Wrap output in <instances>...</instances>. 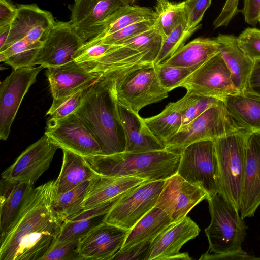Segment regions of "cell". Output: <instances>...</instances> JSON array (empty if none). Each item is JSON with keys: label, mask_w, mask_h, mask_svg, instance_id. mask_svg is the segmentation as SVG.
Returning a JSON list of instances; mask_svg holds the SVG:
<instances>
[{"label": "cell", "mask_w": 260, "mask_h": 260, "mask_svg": "<svg viewBox=\"0 0 260 260\" xmlns=\"http://www.w3.org/2000/svg\"><path fill=\"white\" fill-rule=\"evenodd\" d=\"M125 139L124 151L143 152L166 149L163 143L151 132L144 118L118 104Z\"/></svg>", "instance_id": "22"}, {"label": "cell", "mask_w": 260, "mask_h": 260, "mask_svg": "<svg viewBox=\"0 0 260 260\" xmlns=\"http://www.w3.org/2000/svg\"><path fill=\"white\" fill-rule=\"evenodd\" d=\"M185 108L184 96L176 102L169 103L160 113L144 120L151 132L164 143L180 129Z\"/></svg>", "instance_id": "31"}, {"label": "cell", "mask_w": 260, "mask_h": 260, "mask_svg": "<svg viewBox=\"0 0 260 260\" xmlns=\"http://www.w3.org/2000/svg\"><path fill=\"white\" fill-rule=\"evenodd\" d=\"M90 180L85 181L69 191L56 194L54 200V207L65 221L83 210L82 203L87 192Z\"/></svg>", "instance_id": "35"}, {"label": "cell", "mask_w": 260, "mask_h": 260, "mask_svg": "<svg viewBox=\"0 0 260 260\" xmlns=\"http://www.w3.org/2000/svg\"><path fill=\"white\" fill-rule=\"evenodd\" d=\"M200 231L199 226L187 216L172 223L152 242L148 260L191 259L187 253H180V250Z\"/></svg>", "instance_id": "19"}, {"label": "cell", "mask_w": 260, "mask_h": 260, "mask_svg": "<svg viewBox=\"0 0 260 260\" xmlns=\"http://www.w3.org/2000/svg\"><path fill=\"white\" fill-rule=\"evenodd\" d=\"M224 102L228 113L240 127L260 131V96L245 91L226 97Z\"/></svg>", "instance_id": "26"}, {"label": "cell", "mask_w": 260, "mask_h": 260, "mask_svg": "<svg viewBox=\"0 0 260 260\" xmlns=\"http://www.w3.org/2000/svg\"><path fill=\"white\" fill-rule=\"evenodd\" d=\"M241 12L245 21L252 26H255L260 18V0H243Z\"/></svg>", "instance_id": "48"}, {"label": "cell", "mask_w": 260, "mask_h": 260, "mask_svg": "<svg viewBox=\"0 0 260 260\" xmlns=\"http://www.w3.org/2000/svg\"><path fill=\"white\" fill-rule=\"evenodd\" d=\"M184 96L185 108L182 114L181 126L189 123L211 107L223 101L212 97L194 95L187 93Z\"/></svg>", "instance_id": "41"}, {"label": "cell", "mask_w": 260, "mask_h": 260, "mask_svg": "<svg viewBox=\"0 0 260 260\" xmlns=\"http://www.w3.org/2000/svg\"><path fill=\"white\" fill-rule=\"evenodd\" d=\"M211 221L205 230L209 250L215 254H226L243 251L241 248L247 226L239 212L219 193L207 199Z\"/></svg>", "instance_id": "6"}, {"label": "cell", "mask_w": 260, "mask_h": 260, "mask_svg": "<svg viewBox=\"0 0 260 260\" xmlns=\"http://www.w3.org/2000/svg\"><path fill=\"white\" fill-rule=\"evenodd\" d=\"M200 259H257V258L248 255L243 250L226 254H211L207 252L203 254Z\"/></svg>", "instance_id": "51"}, {"label": "cell", "mask_w": 260, "mask_h": 260, "mask_svg": "<svg viewBox=\"0 0 260 260\" xmlns=\"http://www.w3.org/2000/svg\"><path fill=\"white\" fill-rule=\"evenodd\" d=\"M126 5L122 0H74L69 6L70 22L85 43L101 32V24L108 17Z\"/></svg>", "instance_id": "17"}, {"label": "cell", "mask_w": 260, "mask_h": 260, "mask_svg": "<svg viewBox=\"0 0 260 260\" xmlns=\"http://www.w3.org/2000/svg\"><path fill=\"white\" fill-rule=\"evenodd\" d=\"M152 242H141L120 250L111 260H148Z\"/></svg>", "instance_id": "46"}, {"label": "cell", "mask_w": 260, "mask_h": 260, "mask_svg": "<svg viewBox=\"0 0 260 260\" xmlns=\"http://www.w3.org/2000/svg\"><path fill=\"white\" fill-rule=\"evenodd\" d=\"M93 84L83 87L70 96L50 115V117L60 119L74 113L81 104L88 89Z\"/></svg>", "instance_id": "45"}, {"label": "cell", "mask_w": 260, "mask_h": 260, "mask_svg": "<svg viewBox=\"0 0 260 260\" xmlns=\"http://www.w3.org/2000/svg\"><path fill=\"white\" fill-rule=\"evenodd\" d=\"M103 76L112 80L118 104L137 113L144 107L168 96L169 92L160 84L153 63H144Z\"/></svg>", "instance_id": "4"}, {"label": "cell", "mask_w": 260, "mask_h": 260, "mask_svg": "<svg viewBox=\"0 0 260 260\" xmlns=\"http://www.w3.org/2000/svg\"><path fill=\"white\" fill-rule=\"evenodd\" d=\"M79 243L80 239L56 243L40 260H83Z\"/></svg>", "instance_id": "42"}, {"label": "cell", "mask_w": 260, "mask_h": 260, "mask_svg": "<svg viewBox=\"0 0 260 260\" xmlns=\"http://www.w3.org/2000/svg\"><path fill=\"white\" fill-rule=\"evenodd\" d=\"M59 147L44 134L28 146L2 173V178L13 182L27 183L34 186L49 168Z\"/></svg>", "instance_id": "13"}, {"label": "cell", "mask_w": 260, "mask_h": 260, "mask_svg": "<svg viewBox=\"0 0 260 260\" xmlns=\"http://www.w3.org/2000/svg\"><path fill=\"white\" fill-rule=\"evenodd\" d=\"M154 14V26L163 39L180 23L187 20L184 1L174 3L169 0H156Z\"/></svg>", "instance_id": "33"}, {"label": "cell", "mask_w": 260, "mask_h": 260, "mask_svg": "<svg viewBox=\"0 0 260 260\" xmlns=\"http://www.w3.org/2000/svg\"><path fill=\"white\" fill-rule=\"evenodd\" d=\"M80 63H82L89 71L103 75L152 62L148 61L143 53L125 46L113 44V47L101 57Z\"/></svg>", "instance_id": "25"}, {"label": "cell", "mask_w": 260, "mask_h": 260, "mask_svg": "<svg viewBox=\"0 0 260 260\" xmlns=\"http://www.w3.org/2000/svg\"><path fill=\"white\" fill-rule=\"evenodd\" d=\"M55 180L32 188L1 236V260H40L55 245L65 220L54 207Z\"/></svg>", "instance_id": "1"}, {"label": "cell", "mask_w": 260, "mask_h": 260, "mask_svg": "<svg viewBox=\"0 0 260 260\" xmlns=\"http://www.w3.org/2000/svg\"><path fill=\"white\" fill-rule=\"evenodd\" d=\"M0 232L4 235L15 219L27 195L34 187L27 183L4 179L0 182Z\"/></svg>", "instance_id": "27"}, {"label": "cell", "mask_w": 260, "mask_h": 260, "mask_svg": "<svg viewBox=\"0 0 260 260\" xmlns=\"http://www.w3.org/2000/svg\"><path fill=\"white\" fill-rule=\"evenodd\" d=\"M180 153L177 174L208 196L219 193V171L214 141L195 142Z\"/></svg>", "instance_id": "8"}, {"label": "cell", "mask_w": 260, "mask_h": 260, "mask_svg": "<svg viewBox=\"0 0 260 260\" xmlns=\"http://www.w3.org/2000/svg\"><path fill=\"white\" fill-rule=\"evenodd\" d=\"M44 134L62 150L84 157L102 153L99 144L75 113L60 119L50 117L47 121Z\"/></svg>", "instance_id": "11"}, {"label": "cell", "mask_w": 260, "mask_h": 260, "mask_svg": "<svg viewBox=\"0 0 260 260\" xmlns=\"http://www.w3.org/2000/svg\"><path fill=\"white\" fill-rule=\"evenodd\" d=\"M84 42L72 28L70 22H56L44 42L32 66L44 68L56 67L74 61Z\"/></svg>", "instance_id": "15"}, {"label": "cell", "mask_w": 260, "mask_h": 260, "mask_svg": "<svg viewBox=\"0 0 260 260\" xmlns=\"http://www.w3.org/2000/svg\"><path fill=\"white\" fill-rule=\"evenodd\" d=\"M165 181H145L124 194L107 213L105 222L130 230L154 207Z\"/></svg>", "instance_id": "9"}, {"label": "cell", "mask_w": 260, "mask_h": 260, "mask_svg": "<svg viewBox=\"0 0 260 260\" xmlns=\"http://www.w3.org/2000/svg\"><path fill=\"white\" fill-rule=\"evenodd\" d=\"M245 91L260 96V59L254 61Z\"/></svg>", "instance_id": "50"}, {"label": "cell", "mask_w": 260, "mask_h": 260, "mask_svg": "<svg viewBox=\"0 0 260 260\" xmlns=\"http://www.w3.org/2000/svg\"><path fill=\"white\" fill-rule=\"evenodd\" d=\"M242 128L228 113L224 101L215 105L190 121L163 144L166 149L180 152L188 145L215 140Z\"/></svg>", "instance_id": "7"}, {"label": "cell", "mask_w": 260, "mask_h": 260, "mask_svg": "<svg viewBox=\"0 0 260 260\" xmlns=\"http://www.w3.org/2000/svg\"><path fill=\"white\" fill-rule=\"evenodd\" d=\"M249 131L241 129L214 141L219 171V193L239 212L246 164Z\"/></svg>", "instance_id": "5"}, {"label": "cell", "mask_w": 260, "mask_h": 260, "mask_svg": "<svg viewBox=\"0 0 260 260\" xmlns=\"http://www.w3.org/2000/svg\"><path fill=\"white\" fill-rule=\"evenodd\" d=\"M43 43L25 38L20 40L0 51V61L13 69L33 67L32 63Z\"/></svg>", "instance_id": "34"}, {"label": "cell", "mask_w": 260, "mask_h": 260, "mask_svg": "<svg viewBox=\"0 0 260 260\" xmlns=\"http://www.w3.org/2000/svg\"><path fill=\"white\" fill-rule=\"evenodd\" d=\"M74 113L99 144L101 154L125 151V135L111 78L102 76L98 79Z\"/></svg>", "instance_id": "2"}, {"label": "cell", "mask_w": 260, "mask_h": 260, "mask_svg": "<svg viewBox=\"0 0 260 260\" xmlns=\"http://www.w3.org/2000/svg\"><path fill=\"white\" fill-rule=\"evenodd\" d=\"M219 52V44L214 38L199 37L183 45L163 63L197 69Z\"/></svg>", "instance_id": "28"}, {"label": "cell", "mask_w": 260, "mask_h": 260, "mask_svg": "<svg viewBox=\"0 0 260 260\" xmlns=\"http://www.w3.org/2000/svg\"><path fill=\"white\" fill-rule=\"evenodd\" d=\"M185 10L187 17V27L191 29L199 25L203 16L210 7L212 0H185Z\"/></svg>", "instance_id": "44"}, {"label": "cell", "mask_w": 260, "mask_h": 260, "mask_svg": "<svg viewBox=\"0 0 260 260\" xmlns=\"http://www.w3.org/2000/svg\"><path fill=\"white\" fill-rule=\"evenodd\" d=\"M239 47L253 62L260 59V29L248 27L237 37Z\"/></svg>", "instance_id": "43"}, {"label": "cell", "mask_w": 260, "mask_h": 260, "mask_svg": "<svg viewBox=\"0 0 260 260\" xmlns=\"http://www.w3.org/2000/svg\"><path fill=\"white\" fill-rule=\"evenodd\" d=\"M16 13L17 8L8 0H0V28L10 25Z\"/></svg>", "instance_id": "49"}, {"label": "cell", "mask_w": 260, "mask_h": 260, "mask_svg": "<svg viewBox=\"0 0 260 260\" xmlns=\"http://www.w3.org/2000/svg\"><path fill=\"white\" fill-rule=\"evenodd\" d=\"M154 11L149 8L126 5L108 17L101 24V32L88 42L97 41L131 24L154 19Z\"/></svg>", "instance_id": "32"}, {"label": "cell", "mask_w": 260, "mask_h": 260, "mask_svg": "<svg viewBox=\"0 0 260 260\" xmlns=\"http://www.w3.org/2000/svg\"><path fill=\"white\" fill-rule=\"evenodd\" d=\"M155 68L160 84L169 92L181 87L183 82L197 69L164 63L155 64Z\"/></svg>", "instance_id": "39"}, {"label": "cell", "mask_w": 260, "mask_h": 260, "mask_svg": "<svg viewBox=\"0 0 260 260\" xmlns=\"http://www.w3.org/2000/svg\"><path fill=\"white\" fill-rule=\"evenodd\" d=\"M257 259H260V257L257 258Z\"/></svg>", "instance_id": "56"}, {"label": "cell", "mask_w": 260, "mask_h": 260, "mask_svg": "<svg viewBox=\"0 0 260 260\" xmlns=\"http://www.w3.org/2000/svg\"><path fill=\"white\" fill-rule=\"evenodd\" d=\"M10 25L0 28V50L5 46L8 38Z\"/></svg>", "instance_id": "52"}, {"label": "cell", "mask_w": 260, "mask_h": 260, "mask_svg": "<svg viewBox=\"0 0 260 260\" xmlns=\"http://www.w3.org/2000/svg\"><path fill=\"white\" fill-rule=\"evenodd\" d=\"M154 26V19L139 21L127 26L97 41L87 42L84 45H90L96 43L116 44L146 31Z\"/></svg>", "instance_id": "40"}, {"label": "cell", "mask_w": 260, "mask_h": 260, "mask_svg": "<svg viewBox=\"0 0 260 260\" xmlns=\"http://www.w3.org/2000/svg\"><path fill=\"white\" fill-rule=\"evenodd\" d=\"M239 0H225V2L227 4L230 6H237L239 4Z\"/></svg>", "instance_id": "53"}, {"label": "cell", "mask_w": 260, "mask_h": 260, "mask_svg": "<svg viewBox=\"0 0 260 260\" xmlns=\"http://www.w3.org/2000/svg\"><path fill=\"white\" fill-rule=\"evenodd\" d=\"M107 214L66 220L56 243L80 239L92 229L105 222Z\"/></svg>", "instance_id": "37"}, {"label": "cell", "mask_w": 260, "mask_h": 260, "mask_svg": "<svg viewBox=\"0 0 260 260\" xmlns=\"http://www.w3.org/2000/svg\"><path fill=\"white\" fill-rule=\"evenodd\" d=\"M123 2L125 3L128 5H133L134 3H135L137 0H122Z\"/></svg>", "instance_id": "54"}, {"label": "cell", "mask_w": 260, "mask_h": 260, "mask_svg": "<svg viewBox=\"0 0 260 260\" xmlns=\"http://www.w3.org/2000/svg\"><path fill=\"white\" fill-rule=\"evenodd\" d=\"M129 230L104 222L80 239L83 260H111L121 249Z\"/></svg>", "instance_id": "20"}, {"label": "cell", "mask_w": 260, "mask_h": 260, "mask_svg": "<svg viewBox=\"0 0 260 260\" xmlns=\"http://www.w3.org/2000/svg\"><path fill=\"white\" fill-rule=\"evenodd\" d=\"M62 151V166L55 180L57 194L69 191L97 175L83 156L67 149Z\"/></svg>", "instance_id": "29"}, {"label": "cell", "mask_w": 260, "mask_h": 260, "mask_svg": "<svg viewBox=\"0 0 260 260\" xmlns=\"http://www.w3.org/2000/svg\"><path fill=\"white\" fill-rule=\"evenodd\" d=\"M42 66L13 69L1 83L0 138L6 140L22 101L35 82Z\"/></svg>", "instance_id": "12"}, {"label": "cell", "mask_w": 260, "mask_h": 260, "mask_svg": "<svg viewBox=\"0 0 260 260\" xmlns=\"http://www.w3.org/2000/svg\"><path fill=\"white\" fill-rule=\"evenodd\" d=\"M258 22L260 23V18L259 19Z\"/></svg>", "instance_id": "55"}, {"label": "cell", "mask_w": 260, "mask_h": 260, "mask_svg": "<svg viewBox=\"0 0 260 260\" xmlns=\"http://www.w3.org/2000/svg\"><path fill=\"white\" fill-rule=\"evenodd\" d=\"M260 206V131L249 132L246 142V164L241 217L253 216Z\"/></svg>", "instance_id": "21"}, {"label": "cell", "mask_w": 260, "mask_h": 260, "mask_svg": "<svg viewBox=\"0 0 260 260\" xmlns=\"http://www.w3.org/2000/svg\"><path fill=\"white\" fill-rule=\"evenodd\" d=\"M146 180L133 177H108L96 175L90 180L82 203L83 210L121 197Z\"/></svg>", "instance_id": "23"}, {"label": "cell", "mask_w": 260, "mask_h": 260, "mask_svg": "<svg viewBox=\"0 0 260 260\" xmlns=\"http://www.w3.org/2000/svg\"><path fill=\"white\" fill-rule=\"evenodd\" d=\"M214 39L235 87L239 92L245 91L254 62L239 47L235 36L220 34Z\"/></svg>", "instance_id": "24"}, {"label": "cell", "mask_w": 260, "mask_h": 260, "mask_svg": "<svg viewBox=\"0 0 260 260\" xmlns=\"http://www.w3.org/2000/svg\"><path fill=\"white\" fill-rule=\"evenodd\" d=\"M53 101L46 115H51L70 96L91 85L103 75L89 71L82 63L73 61L49 67L46 72Z\"/></svg>", "instance_id": "14"}, {"label": "cell", "mask_w": 260, "mask_h": 260, "mask_svg": "<svg viewBox=\"0 0 260 260\" xmlns=\"http://www.w3.org/2000/svg\"><path fill=\"white\" fill-rule=\"evenodd\" d=\"M113 46L104 43H96L90 45H83L76 54L74 60L77 62H84L98 59L107 52Z\"/></svg>", "instance_id": "47"}, {"label": "cell", "mask_w": 260, "mask_h": 260, "mask_svg": "<svg viewBox=\"0 0 260 260\" xmlns=\"http://www.w3.org/2000/svg\"><path fill=\"white\" fill-rule=\"evenodd\" d=\"M180 157V152L165 149L143 152L123 151L84 158L98 175L133 177L152 181L166 180L176 174Z\"/></svg>", "instance_id": "3"}, {"label": "cell", "mask_w": 260, "mask_h": 260, "mask_svg": "<svg viewBox=\"0 0 260 260\" xmlns=\"http://www.w3.org/2000/svg\"><path fill=\"white\" fill-rule=\"evenodd\" d=\"M201 24L191 29L187 27V20L180 23L162 40L159 54L154 64H161L169 59L179 49L184 45L186 41L201 27Z\"/></svg>", "instance_id": "38"}, {"label": "cell", "mask_w": 260, "mask_h": 260, "mask_svg": "<svg viewBox=\"0 0 260 260\" xmlns=\"http://www.w3.org/2000/svg\"><path fill=\"white\" fill-rule=\"evenodd\" d=\"M208 197L201 188L176 173L165 180L154 207L163 210L175 223L186 217L197 204Z\"/></svg>", "instance_id": "16"}, {"label": "cell", "mask_w": 260, "mask_h": 260, "mask_svg": "<svg viewBox=\"0 0 260 260\" xmlns=\"http://www.w3.org/2000/svg\"><path fill=\"white\" fill-rule=\"evenodd\" d=\"M163 38L154 26L134 37L116 44L121 45L144 54L150 62L154 63L160 51Z\"/></svg>", "instance_id": "36"}, {"label": "cell", "mask_w": 260, "mask_h": 260, "mask_svg": "<svg viewBox=\"0 0 260 260\" xmlns=\"http://www.w3.org/2000/svg\"><path fill=\"white\" fill-rule=\"evenodd\" d=\"M55 21L52 14L35 4L19 5L7 42L0 51L23 39L44 42Z\"/></svg>", "instance_id": "18"}, {"label": "cell", "mask_w": 260, "mask_h": 260, "mask_svg": "<svg viewBox=\"0 0 260 260\" xmlns=\"http://www.w3.org/2000/svg\"><path fill=\"white\" fill-rule=\"evenodd\" d=\"M173 222L161 209L154 207L129 230L120 250L141 242H152Z\"/></svg>", "instance_id": "30"}, {"label": "cell", "mask_w": 260, "mask_h": 260, "mask_svg": "<svg viewBox=\"0 0 260 260\" xmlns=\"http://www.w3.org/2000/svg\"><path fill=\"white\" fill-rule=\"evenodd\" d=\"M181 87L188 94L223 101L226 97L239 92L219 52L192 72Z\"/></svg>", "instance_id": "10"}]
</instances>
